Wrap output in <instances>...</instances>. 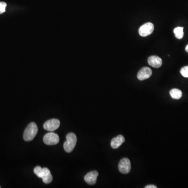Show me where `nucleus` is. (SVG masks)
I'll list each match as a JSON object with an SVG mask.
<instances>
[{
	"label": "nucleus",
	"instance_id": "f257e3e1",
	"mask_svg": "<svg viewBox=\"0 0 188 188\" xmlns=\"http://www.w3.org/2000/svg\"><path fill=\"white\" fill-rule=\"evenodd\" d=\"M37 133V125L34 122H31L27 126L24 131L23 136L24 140L27 142L31 141L36 136Z\"/></svg>",
	"mask_w": 188,
	"mask_h": 188
},
{
	"label": "nucleus",
	"instance_id": "423d86ee",
	"mask_svg": "<svg viewBox=\"0 0 188 188\" xmlns=\"http://www.w3.org/2000/svg\"><path fill=\"white\" fill-rule=\"evenodd\" d=\"M154 29V26L152 23H147L140 28L139 34L142 37H146L152 33Z\"/></svg>",
	"mask_w": 188,
	"mask_h": 188
},
{
	"label": "nucleus",
	"instance_id": "ddd939ff",
	"mask_svg": "<svg viewBox=\"0 0 188 188\" xmlns=\"http://www.w3.org/2000/svg\"><path fill=\"white\" fill-rule=\"evenodd\" d=\"M173 32L175 34V36L177 38L181 39L183 38L184 33H183V28L182 27H176L175 28Z\"/></svg>",
	"mask_w": 188,
	"mask_h": 188
},
{
	"label": "nucleus",
	"instance_id": "f03ea898",
	"mask_svg": "<svg viewBox=\"0 0 188 188\" xmlns=\"http://www.w3.org/2000/svg\"><path fill=\"white\" fill-rule=\"evenodd\" d=\"M66 141L63 145L65 151L67 152H72L77 142V137L74 133H69L66 136Z\"/></svg>",
	"mask_w": 188,
	"mask_h": 188
},
{
	"label": "nucleus",
	"instance_id": "f3484780",
	"mask_svg": "<svg viewBox=\"0 0 188 188\" xmlns=\"http://www.w3.org/2000/svg\"><path fill=\"white\" fill-rule=\"evenodd\" d=\"M145 188H157V186H155V185H148V186H146L145 187Z\"/></svg>",
	"mask_w": 188,
	"mask_h": 188
},
{
	"label": "nucleus",
	"instance_id": "a211bd4d",
	"mask_svg": "<svg viewBox=\"0 0 188 188\" xmlns=\"http://www.w3.org/2000/svg\"><path fill=\"white\" fill-rule=\"evenodd\" d=\"M186 51L188 53V44L186 46Z\"/></svg>",
	"mask_w": 188,
	"mask_h": 188
},
{
	"label": "nucleus",
	"instance_id": "6e6552de",
	"mask_svg": "<svg viewBox=\"0 0 188 188\" xmlns=\"http://www.w3.org/2000/svg\"><path fill=\"white\" fill-rule=\"evenodd\" d=\"M98 176V173L97 171H90L87 173L84 177V180L88 185H95L96 182L97 178Z\"/></svg>",
	"mask_w": 188,
	"mask_h": 188
},
{
	"label": "nucleus",
	"instance_id": "f8f14e48",
	"mask_svg": "<svg viewBox=\"0 0 188 188\" xmlns=\"http://www.w3.org/2000/svg\"><path fill=\"white\" fill-rule=\"evenodd\" d=\"M170 95L171 97L174 99H179L182 98V90L177 89V88H173L170 91Z\"/></svg>",
	"mask_w": 188,
	"mask_h": 188
},
{
	"label": "nucleus",
	"instance_id": "dca6fc26",
	"mask_svg": "<svg viewBox=\"0 0 188 188\" xmlns=\"http://www.w3.org/2000/svg\"><path fill=\"white\" fill-rule=\"evenodd\" d=\"M6 5V3L5 2H0V14L3 13L5 12Z\"/></svg>",
	"mask_w": 188,
	"mask_h": 188
},
{
	"label": "nucleus",
	"instance_id": "1a4fd4ad",
	"mask_svg": "<svg viewBox=\"0 0 188 188\" xmlns=\"http://www.w3.org/2000/svg\"><path fill=\"white\" fill-rule=\"evenodd\" d=\"M148 63L149 65L153 68H159L161 66L163 62L161 58L156 56H152L148 59Z\"/></svg>",
	"mask_w": 188,
	"mask_h": 188
},
{
	"label": "nucleus",
	"instance_id": "9d476101",
	"mask_svg": "<svg viewBox=\"0 0 188 188\" xmlns=\"http://www.w3.org/2000/svg\"><path fill=\"white\" fill-rule=\"evenodd\" d=\"M125 141V139L121 135L117 136V137H114L111 141V146L112 148L116 149L119 148Z\"/></svg>",
	"mask_w": 188,
	"mask_h": 188
},
{
	"label": "nucleus",
	"instance_id": "6ab92c4d",
	"mask_svg": "<svg viewBox=\"0 0 188 188\" xmlns=\"http://www.w3.org/2000/svg\"><path fill=\"white\" fill-rule=\"evenodd\" d=\"M0 188H1V186H0Z\"/></svg>",
	"mask_w": 188,
	"mask_h": 188
},
{
	"label": "nucleus",
	"instance_id": "39448f33",
	"mask_svg": "<svg viewBox=\"0 0 188 188\" xmlns=\"http://www.w3.org/2000/svg\"><path fill=\"white\" fill-rule=\"evenodd\" d=\"M60 125V122L58 119H52L47 121L44 124V128L46 130L52 132L58 129Z\"/></svg>",
	"mask_w": 188,
	"mask_h": 188
},
{
	"label": "nucleus",
	"instance_id": "2eb2a0df",
	"mask_svg": "<svg viewBox=\"0 0 188 188\" xmlns=\"http://www.w3.org/2000/svg\"><path fill=\"white\" fill-rule=\"evenodd\" d=\"M181 74L186 78H188V66H185L180 70Z\"/></svg>",
	"mask_w": 188,
	"mask_h": 188
},
{
	"label": "nucleus",
	"instance_id": "7ed1b4c3",
	"mask_svg": "<svg viewBox=\"0 0 188 188\" xmlns=\"http://www.w3.org/2000/svg\"><path fill=\"white\" fill-rule=\"evenodd\" d=\"M59 140L58 134L53 132L48 133L44 137V142L48 145H56L59 142Z\"/></svg>",
	"mask_w": 188,
	"mask_h": 188
},
{
	"label": "nucleus",
	"instance_id": "9b49d317",
	"mask_svg": "<svg viewBox=\"0 0 188 188\" xmlns=\"http://www.w3.org/2000/svg\"><path fill=\"white\" fill-rule=\"evenodd\" d=\"M41 178L44 183L49 184L51 183L52 181L53 177L49 169L47 168H43V176Z\"/></svg>",
	"mask_w": 188,
	"mask_h": 188
},
{
	"label": "nucleus",
	"instance_id": "0eeeda50",
	"mask_svg": "<svg viewBox=\"0 0 188 188\" xmlns=\"http://www.w3.org/2000/svg\"><path fill=\"white\" fill-rule=\"evenodd\" d=\"M152 74V69L148 67H144L141 69L137 73V78L140 81H143L149 78Z\"/></svg>",
	"mask_w": 188,
	"mask_h": 188
},
{
	"label": "nucleus",
	"instance_id": "4468645a",
	"mask_svg": "<svg viewBox=\"0 0 188 188\" xmlns=\"http://www.w3.org/2000/svg\"><path fill=\"white\" fill-rule=\"evenodd\" d=\"M34 172L35 174L39 178H42L43 176V168H41L40 166H37L34 168Z\"/></svg>",
	"mask_w": 188,
	"mask_h": 188
},
{
	"label": "nucleus",
	"instance_id": "20e7f679",
	"mask_svg": "<svg viewBox=\"0 0 188 188\" xmlns=\"http://www.w3.org/2000/svg\"><path fill=\"white\" fill-rule=\"evenodd\" d=\"M131 166L130 161L127 158H123L121 159L118 165L119 171L123 174H127L130 171Z\"/></svg>",
	"mask_w": 188,
	"mask_h": 188
}]
</instances>
